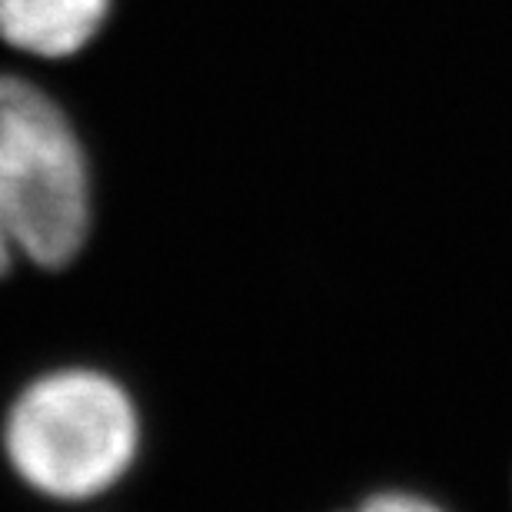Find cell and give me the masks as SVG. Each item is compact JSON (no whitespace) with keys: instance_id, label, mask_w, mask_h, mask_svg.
Masks as SVG:
<instances>
[{"instance_id":"obj_2","label":"cell","mask_w":512,"mask_h":512,"mask_svg":"<svg viewBox=\"0 0 512 512\" xmlns=\"http://www.w3.org/2000/svg\"><path fill=\"white\" fill-rule=\"evenodd\" d=\"M100 167L90 133L54 77L0 60V233L24 270L64 273L90 250Z\"/></svg>"},{"instance_id":"obj_3","label":"cell","mask_w":512,"mask_h":512,"mask_svg":"<svg viewBox=\"0 0 512 512\" xmlns=\"http://www.w3.org/2000/svg\"><path fill=\"white\" fill-rule=\"evenodd\" d=\"M120 0H0V54L24 67L60 70L94 50Z\"/></svg>"},{"instance_id":"obj_5","label":"cell","mask_w":512,"mask_h":512,"mask_svg":"<svg viewBox=\"0 0 512 512\" xmlns=\"http://www.w3.org/2000/svg\"><path fill=\"white\" fill-rule=\"evenodd\" d=\"M24 270V263H20V256L14 250V243H10L4 233H0V283L14 280V276Z\"/></svg>"},{"instance_id":"obj_4","label":"cell","mask_w":512,"mask_h":512,"mask_svg":"<svg viewBox=\"0 0 512 512\" xmlns=\"http://www.w3.org/2000/svg\"><path fill=\"white\" fill-rule=\"evenodd\" d=\"M350 512H446V509L416 493H380V496H370L366 503H360Z\"/></svg>"},{"instance_id":"obj_1","label":"cell","mask_w":512,"mask_h":512,"mask_svg":"<svg viewBox=\"0 0 512 512\" xmlns=\"http://www.w3.org/2000/svg\"><path fill=\"white\" fill-rule=\"evenodd\" d=\"M147 413L114 363L64 353L30 366L0 403V469L47 512H87L143 463Z\"/></svg>"}]
</instances>
